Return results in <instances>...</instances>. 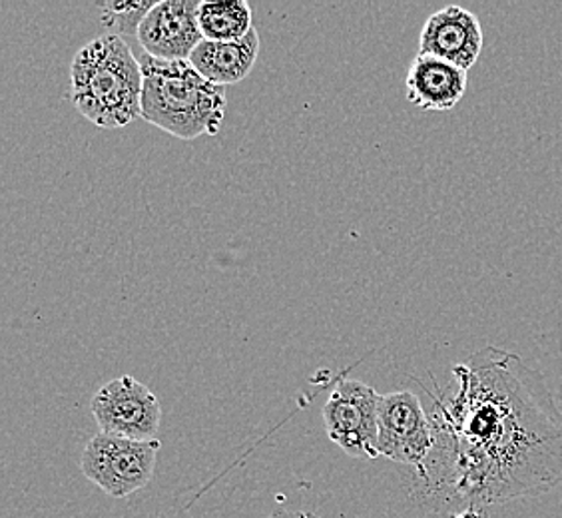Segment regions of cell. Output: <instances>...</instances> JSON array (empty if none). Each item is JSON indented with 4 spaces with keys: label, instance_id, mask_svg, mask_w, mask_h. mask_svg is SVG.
Listing matches in <instances>:
<instances>
[{
    "label": "cell",
    "instance_id": "1",
    "mask_svg": "<svg viewBox=\"0 0 562 518\" xmlns=\"http://www.w3.org/2000/svg\"><path fill=\"white\" fill-rule=\"evenodd\" d=\"M435 403V449L419 476L467 508L541 497L562 485V407L522 357L487 346L454 365Z\"/></svg>",
    "mask_w": 562,
    "mask_h": 518
},
{
    "label": "cell",
    "instance_id": "2",
    "mask_svg": "<svg viewBox=\"0 0 562 518\" xmlns=\"http://www.w3.org/2000/svg\"><path fill=\"white\" fill-rule=\"evenodd\" d=\"M142 90L140 60L116 34H102L76 53L70 98L75 109L98 128H124L142 119Z\"/></svg>",
    "mask_w": 562,
    "mask_h": 518
},
{
    "label": "cell",
    "instance_id": "3",
    "mask_svg": "<svg viewBox=\"0 0 562 518\" xmlns=\"http://www.w3.org/2000/svg\"><path fill=\"white\" fill-rule=\"evenodd\" d=\"M144 90L142 119L180 140L216 136L226 119L224 88L216 87L190 60L140 58Z\"/></svg>",
    "mask_w": 562,
    "mask_h": 518
},
{
    "label": "cell",
    "instance_id": "4",
    "mask_svg": "<svg viewBox=\"0 0 562 518\" xmlns=\"http://www.w3.org/2000/svg\"><path fill=\"white\" fill-rule=\"evenodd\" d=\"M160 441H132L119 435L97 432L80 459L88 481L112 498H126L150 485Z\"/></svg>",
    "mask_w": 562,
    "mask_h": 518
},
{
    "label": "cell",
    "instance_id": "5",
    "mask_svg": "<svg viewBox=\"0 0 562 518\" xmlns=\"http://www.w3.org/2000/svg\"><path fill=\"white\" fill-rule=\"evenodd\" d=\"M378 391L361 381H341L324 407L327 435L356 459L375 461L379 454Z\"/></svg>",
    "mask_w": 562,
    "mask_h": 518
},
{
    "label": "cell",
    "instance_id": "6",
    "mask_svg": "<svg viewBox=\"0 0 562 518\" xmlns=\"http://www.w3.org/2000/svg\"><path fill=\"white\" fill-rule=\"evenodd\" d=\"M378 425L379 454L393 463L415 466L419 473L435 449L431 419L422 399L412 391L381 395Z\"/></svg>",
    "mask_w": 562,
    "mask_h": 518
},
{
    "label": "cell",
    "instance_id": "7",
    "mask_svg": "<svg viewBox=\"0 0 562 518\" xmlns=\"http://www.w3.org/2000/svg\"><path fill=\"white\" fill-rule=\"evenodd\" d=\"M92 415L100 431L132 441H156L162 421L160 401L131 375L112 379L92 397Z\"/></svg>",
    "mask_w": 562,
    "mask_h": 518
},
{
    "label": "cell",
    "instance_id": "8",
    "mask_svg": "<svg viewBox=\"0 0 562 518\" xmlns=\"http://www.w3.org/2000/svg\"><path fill=\"white\" fill-rule=\"evenodd\" d=\"M198 0H164L144 19L138 43L146 55L158 60H190L204 41L198 22Z\"/></svg>",
    "mask_w": 562,
    "mask_h": 518
},
{
    "label": "cell",
    "instance_id": "9",
    "mask_svg": "<svg viewBox=\"0 0 562 518\" xmlns=\"http://www.w3.org/2000/svg\"><path fill=\"white\" fill-rule=\"evenodd\" d=\"M483 48V29L475 12L463 7H445L432 12L425 22L419 41V55L437 56L469 70Z\"/></svg>",
    "mask_w": 562,
    "mask_h": 518
},
{
    "label": "cell",
    "instance_id": "10",
    "mask_svg": "<svg viewBox=\"0 0 562 518\" xmlns=\"http://www.w3.org/2000/svg\"><path fill=\"white\" fill-rule=\"evenodd\" d=\"M407 100L427 112H449L465 97L467 70L437 56L413 58L407 80Z\"/></svg>",
    "mask_w": 562,
    "mask_h": 518
},
{
    "label": "cell",
    "instance_id": "11",
    "mask_svg": "<svg viewBox=\"0 0 562 518\" xmlns=\"http://www.w3.org/2000/svg\"><path fill=\"white\" fill-rule=\"evenodd\" d=\"M260 55V34L251 33L234 43L202 41L190 56V65L216 87L238 85L251 72Z\"/></svg>",
    "mask_w": 562,
    "mask_h": 518
},
{
    "label": "cell",
    "instance_id": "12",
    "mask_svg": "<svg viewBox=\"0 0 562 518\" xmlns=\"http://www.w3.org/2000/svg\"><path fill=\"white\" fill-rule=\"evenodd\" d=\"M198 22L204 41L234 43L246 38L254 31V12L248 0L198 4Z\"/></svg>",
    "mask_w": 562,
    "mask_h": 518
},
{
    "label": "cell",
    "instance_id": "13",
    "mask_svg": "<svg viewBox=\"0 0 562 518\" xmlns=\"http://www.w3.org/2000/svg\"><path fill=\"white\" fill-rule=\"evenodd\" d=\"M158 2L144 0V2H100L98 9L102 12V22L106 24L110 33L120 38L136 36L144 19L150 14Z\"/></svg>",
    "mask_w": 562,
    "mask_h": 518
},
{
    "label": "cell",
    "instance_id": "14",
    "mask_svg": "<svg viewBox=\"0 0 562 518\" xmlns=\"http://www.w3.org/2000/svg\"><path fill=\"white\" fill-rule=\"evenodd\" d=\"M266 518H322L314 515V513H307V510H281L276 515H270Z\"/></svg>",
    "mask_w": 562,
    "mask_h": 518
},
{
    "label": "cell",
    "instance_id": "15",
    "mask_svg": "<svg viewBox=\"0 0 562 518\" xmlns=\"http://www.w3.org/2000/svg\"><path fill=\"white\" fill-rule=\"evenodd\" d=\"M451 518H483L481 517V510L479 508H465L463 513H459V515H453Z\"/></svg>",
    "mask_w": 562,
    "mask_h": 518
}]
</instances>
